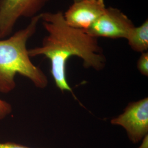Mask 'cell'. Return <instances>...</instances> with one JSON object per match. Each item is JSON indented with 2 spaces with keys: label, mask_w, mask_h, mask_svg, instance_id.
I'll use <instances>...</instances> for the list:
<instances>
[{
  "label": "cell",
  "mask_w": 148,
  "mask_h": 148,
  "mask_svg": "<svg viewBox=\"0 0 148 148\" xmlns=\"http://www.w3.org/2000/svg\"><path fill=\"white\" fill-rule=\"evenodd\" d=\"M41 21L47 35L40 46L28 49L30 57L44 56L51 64V73L57 88L62 92L68 91L75 98L68 82L66 63L72 57H77L86 69L101 71L106 66V58L98 38L85 30L66 24L62 12L41 13Z\"/></svg>",
  "instance_id": "obj_1"
},
{
  "label": "cell",
  "mask_w": 148,
  "mask_h": 148,
  "mask_svg": "<svg viewBox=\"0 0 148 148\" xmlns=\"http://www.w3.org/2000/svg\"><path fill=\"white\" fill-rule=\"evenodd\" d=\"M41 14L32 18L29 25L6 39H0V92L7 94L16 88L15 77L19 74L30 79L38 88L48 84L47 77L32 63L27 43L35 33Z\"/></svg>",
  "instance_id": "obj_2"
},
{
  "label": "cell",
  "mask_w": 148,
  "mask_h": 148,
  "mask_svg": "<svg viewBox=\"0 0 148 148\" xmlns=\"http://www.w3.org/2000/svg\"><path fill=\"white\" fill-rule=\"evenodd\" d=\"M111 125L124 128L133 143L142 141L148 134V98L128 103L123 112L110 121Z\"/></svg>",
  "instance_id": "obj_3"
},
{
  "label": "cell",
  "mask_w": 148,
  "mask_h": 148,
  "mask_svg": "<svg viewBox=\"0 0 148 148\" xmlns=\"http://www.w3.org/2000/svg\"><path fill=\"white\" fill-rule=\"evenodd\" d=\"M49 0H0V39L10 36L21 17L33 18Z\"/></svg>",
  "instance_id": "obj_4"
},
{
  "label": "cell",
  "mask_w": 148,
  "mask_h": 148,
  "mask_svg": "<svg viewBox=\"0 0 148 148\" xmlns=\"http://www.w3.org/2000/svg\"><path fill=\"white\" fill-rule=\"evenodd\" d=\"M134 27L132 21L116 8L108 7L101 16L86 30L89 35L98 38H125Z\"/></svg>",
  "instance_id": "obj_5"
},
{
  "label": "cell",
  "mask_w": 148,
  "mask_h": 148,
  "mask_svg": "<svg viewBox=\"0 0 148 148\" xmlns=\"http://www.w3.org/2000/svg\"><path fill=\"white\" fill-rule=\"evenodd\" d=\"M104 0H80L74 2L63 14L69 26L86 30L106 11Z\"/></svg>",
  "instance_id": "obj_6"
},
{
  "label": "cell",
  "mask_w": 148,
  "mask_h": 148,
  "mask_svg": "<svg viewBox=\"0 0 148 148\" xmlns=\"http://www.w3.org/2000/svg\"><path fill=\"white\" fill-rule=\"evenodd\" d=\"M126 39L133 51L141 53L148 52V19L140 26L133 27L128 32Z\"/></svg>",
  "instance_id": "obj_7"
},
{
  "label": "cell",
  "mask_w": 148,
  "mask_h": 148,
  "mask_svg": "<svg viewBox=\"0 0 148 148\" xmlns=\"http://www.w3.org/2000/svg\"><path fill=\"white\" fill-rule=\"evenodd\" d=\"M137 68L140 73L143 76H148V52L142 53L137 63Z\"/></svg>",
  "instance_id": "obj_8"
},
{
  "label": "cell",
  "mask_w": 148,
  "mask_h": 148,
  "mask_svg": "<svg viewBox=\"0 0 148 148\" xmlns=\"http://www.w3.org/2000/svg\"><path fill=\"white\" fill-rule=\"evenodd\" d=\"M12 111L11 104L7 101L0 99V121L5 119Z\"/></svg>",
  "instance_id": "obj_9"
},
{
  "label": "cell",
  "mask_w": 148,
  "mask_h": 148,
  "mask_svg": "<svg viewBox=\"0 0 148 148\" xmlns=\"http://www.w3.org/2000/svg\"><path fill=\"white\" fill-rule=\"evenodd\" d=\"M0 148H31L21 145L17 143L13 142H5L0 143Z\"/></svg>",
  "instance_id": "obj_10"
},
{
  "label": "cell",
  "mask_w": 148,
  "mask_h": 148,
  "mask_svg": "<svg viewBox=\"0 0 148 148\" xmlns=\"http://www.w3.org/2000/svg\"><path fill=\"white\" fill-rule=\"evenodd\" d=\"M142 141V144L138 148H148V134L143 138Z\"/></svg>",
  "instance_id": "obj_11"
},
{
  "label": "cell",
  "mask_w": 148,
  "mask_h": 148,
  "mask_svg": "<svg viewBox=\"0 0 148 148\" xmlns=\"http://www.w3.org/2000/svg\"><path fill=\"white\" fill-rule=\"evenodd\" d=\"M73 2H77V1H79L80 0H73Z\"/></svg>",
  "instance_id": "obj_12"
}]
</instances>
